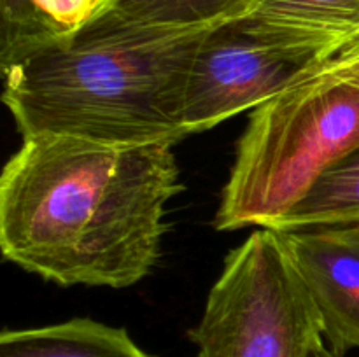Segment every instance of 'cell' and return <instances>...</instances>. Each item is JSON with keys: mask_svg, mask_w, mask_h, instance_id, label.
<instances>
[{"mask_svg": "<svg viewBox=\"0 0 359 357\" xmlns=\"http://www.w3.org/2000/svg\"><path fill=\"white\" fill-rule=\"evenodd\" d=\"M182 188L172 146L23 139L0 175L2 255L63 287H132L156 266Z\"/></svg>", "mask_w": 359, "mask_h": 357, "instance_id": "cell-1", "label": "cell"}, {"mask_svg": "<svg viewBox=\"0 0 359 357\" xmlns=\"http://www.w3.org/2000/svg\"><path fill=\"white\" fill-rule=\"evenodd\" d=\"M214 24L93 16L2 70L4 105L21 139L49 133L107 146L174 147L189 136L182 122L186 86Z\"/></svg>", "mask_w": 359, "mask_h": 357, "instance_id": "cell-2", "label": "cell"}, {"mask_svg": "<svg viewBox=\"0 0 359 357\" xmlns=\"http://www.w3.org/2000/svg\"><path fill=\"white\" fill-rule=\"evenodd\" d=\"M358 149L359 37L251 112L214 227H276Z\"/></svg>", "mask_w": 359, "mask_h": 357, "instance_id": "cell-3", "label": "cell"}, {"mask_svg": "<svg viewBox=\"0 0 359 357\" xmlns=\"http://www.w3.org/2000/svg\"><path fill=\"white\" fill-rule=\"evenodd\" d=\"M188 338L193 357H311L325 342L318 308L279 231L258 227L230 251Z\"/></svg>", "mask_w": 359, "mask_h": 357, "instance_id": "cell-4", "label": "cell"}, {"mask_svg": "<svg viewBox=\"0 0 359 357\" xmlns=\"http://www.w3.org/2000/svg\"><path fill=\"white\" fill-rule=\"evenodd\" d=\"M356 38L277 27L249 14L214 24L193 59L184 128L202 133L255 111Z\"/></svg>", "mask_w": 359, "mask_h": 357, "instance_id": "cell-5", "label": "cell"}, {"mask_svg": "<svg viewBox=\"0 0 359 357\" xmlns=\"http://www.w3.org/2000/svg\"><path fill=\"white\" fill-rule=\"evenodd\" d=\"M319 317L326 345L359 350V230L321 226L279 231Z\"/></svg>", "mask_w": 359, "mask_h": 357, "instance_id": "cell-6", "label": "cell"}, {"mask_svg": "<svg viewBox=\"0 0 359 357\" xmlns=\"http://www.w3.org/2000/svg\"><path fill=\"white\" fill-rule=\"evenodd\" d=\"M0 357H153L123 328L70 318L39 328L4 329Z\"/></svg>", "mask_w": 359, "mask_h": 357, "instance_id": "cell-7", "label": "cell"}, {"mask_svg": "<svg viewBox=\"0 0 359 357\" xmlns=\"http://www.w3.org/2000/svg\"><path fill=\"white\" fill-rule=\"evenodd\" d=\"M359 226V149L326 172L309 195L272 230Z\"/></svg>", "mask_w": 359, "mask_h": 357, "instance_id": "cell-8", "label": "cell"}, {"mask_svg": "<svg viewBox=\"0 0 359 357\" xmlns=\"http://www.w3.org/2000/svg\"><path fill=\"white\" fill-rule=\"evenodd\" d=\"M263 0H102L95 16L128 23L195 27L245 16Z\"/></svg>", "mask_w": 359, "mask_h": 357, "instance_id": "cell-9", "label": "cell"}, {"mask_svg": "<svg viewBox=\"0 0 359 357\" xmlns=\"http://www.w3.org/2000/svg\"><path fill=\"white\" fill-rule=\"evenodd\" d=\"M249 16L293 30L359 37V0H263Z\"/></svg>", "mask_w": 359, "mask_h": 357, "instance_id": "cell-10", "label": "cell"}, {"mask_svg": "<svg viewBox=\"0 0 359 357\" xmlns=\"http://www.w3.org/2000/svg\"><path fill=\"white\" fill-rule=\"evenodd\" d=\"M58 24L44 16L34 0H0V66L13 63L46 48L62 35Z\"/></svg>", "mask_w": 359, "mask_h": 357, "instance_id": "cell-11", "label": "cell"}, {"mask_svg": "<svg viewBox=\"0 0 359 357\" xmlns=\"http://www.w3.org/2000/svg\"><path fill=\"white\" fill-rule=\"evenodd\" d=\"M42 14L65 31L79 30L100 7L102 0H34Z\"/></svg>", "mask_w": 359, "mask_h": 357, "instance_id": "cell-12", "label": "cell"}, {"mask_svg": "<svg viewBox=\"0 0 359 357\" xmlns=\"http://www.w3.org/2000/svg\"><path fill=\"white\" fill-rule=\"evenodd\" d=\"M311 357H346V356H342V354L335 352V350H333L332 346L326 345V342H323V343H319V345L316 346L314 350H312Z\"/></svg>", "mask_w": 359, "mask_h": 357, "instance_id": "cell-13", "label": "cell"}, {"mask_svg": "<svg viewBox=\"0 0 359 357\" xmlns=\"http://www.w3.org/2000/svg\"><path fill=\"white\" fill-rule=\"evenodd\" d=\"M354 227H358V230H359V226H354Z\"/></svg>", "mask_w": 359, "mask_h": 357, "instance_id": "cell-14", "label": "cell"}]
</instances>
